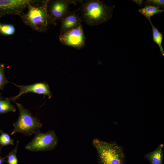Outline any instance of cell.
<instances>
[{"mask_svg":"<svg viewBox=\"0 0 164 164\" xmlns=\"http://www.w3.org/2000/svg\"><path fill=\"white\" fill-rule=\"evenodd\" d=\"M82 3L81 18L87 24L92 26L111 19L115 7V5L110 6L100 0H86Z\"/></svg>","mask_w":164,"mask_h":164,"instance_id":"obj_1","label":"cell"},{"mask_svg":"<svg viewBox=\"0 0 164 164\" xmlns=\"http://www.w3.org/2000/svg\"><path fill=\"white\" fill-rule=\"evenodd\" d=\"M48 1L42 0L39 3L30 4L28 6L27 12L20 16L25 25L38 32L43 33L47 31Z\"/></svg>","mask_w":164,"mask_h":164,"instance_id":"obj_2","label":"cell"},{"mask_svg":"<svg viewBox=\"0 0 164 164\" xmlns=\"http://www.w3.org/2000/svg\"><path fill=\"white\" fill-rule=\"evenodd\" d=\"M92 143L97 152L99 164H125L123 148L116 142L95 138Z\"/></svg>","mask_w":164,"mask_h":164,"instance_id":"obj_3","label":"cell"},{"mask_svg":"<svg viewBox=\"0 0 164 164\" xmlns=\"http://www.w3.org/2000/svg\"><path fill=\"white\" fill-rule=\"evenodd\" d=\"M15 104L19 111V115L17 120L13 123L14 129L11 135L19 133L25 136H31L40 131L42 126L40 120L22 104Z\"/></svg>","mask_w":164,"mask_h":164,"instance_id":"obj_4","label":"cell"},{"mask_svg":"<svg viewBox=\"0 0 164 164\" xmlns=\"http://www.w3.org/2000/svg\"><path fill=\"white\" fill-rule=\"evenodd\" d=\"M31 141L25 147V149L32 152L46 151L51 150L56 146L58 139L53 130L42 133L39 131L34 134Z\"/></svg>","mask_w":164,"mask_h":164,"instance_id":"obj_5","label":"cell"},{"mask_svg":"<svg viewBox=\"0 0 164 164\" xmlns=\"http://www.w3.org/2000/svg\"><path fill=\"white\" fill-rule=\"evenodd\" d=\"M82 0H48L47 13L48 24L56 25V21L61 19L69 14V5L82 3Z\"/></svg>","mask_w":164,"mask_h":164,"instance_id":"obj_6","label":"cell"},{"mask_svg":"<svg viewBox=\"0 0 164 164\" xmlns=\"http://www.w3.org/2000/svg\"><path fill=\"white\" fill-rule=\"evenodd\" d=\"M39 0H0V18L7 15H20L30 4L40 2Z\"/></svg>","mask_w":164,"mask_h":164,"instance_id":"obj_7","label":"cell"},{"mask_svg":"<svg viewBox=\"0 0 164 164\" xmlns=\"http://www.w3.org/2000/svg\"><path fill=\"white\" fill-rule=\"evenodd\" d=\"M59 39L64 45L78 50L83 48L86 44V38L82 24L60 34Z\"/></svg>","mask_w":164,"mask_h":164,"instance_id":"obj_8","label":"cell"},{"mask_svg":"<svg viewBox=\"0 0 164 164\" xmlns=\"http://www.w3.org/2000/svg\"><path fill=\"white\" fill-rule=\"evenodd\" d=\"M11 83L18 87L19 91L16 95L8 98L10 101L15 102L22 95L29 92H33L46 95L49 99H50L52 96L48 84L45 82L36 83L29 85H18L13 83Z\"/></svg>","mask_w":164,"mask_h":164,"instance_id":"obj_9","label":"cell"},{"mask_svg":"<svg viewBox=\"0 0 164 164\" xmlns=\"http://www.w3.org/2000/svg\"><path fill=\"white\" fill-rule=\"evenodd\" d=\"M83 21L81 17L75 12H70L61 19L60 34L78 27L81 24Z\"/></svg>","mask_w":164,"mask_h":164,"instance_id":"obj_10","label":"cell"},{"mask_svg":"<svg viewBox=\"0 0 164 164\" xmlns=\"http://www.w3.org/2000/svg\"><path fill=\"white\" fill-rule=\"evenodd\" d=\"M164 144H161L154 151L149 152L144 156L150 164H162L163 149Z\"/></svg>","mask_w":164,"mask_h":164,"instance_id":"obj_11","label":"cell"},{"mask_svg":"<svg viewBox=\"0 0 164 164\" xmlns=\"http://www.w3.org/2000/svg\"><path fill=\"white\" fill-rule=\"evenodd\" d=\"M138 12L145 16L149 21L154 15L164 12V10L158 6L147 5L138 10Z\"/></svg>","mask_w":164,"mask_h":164,"instance_id":"obj_12","label":"cell"},{"mask_svg":"<svg viewBox=\"0 0 164 164\" xmlns=\"http://www.w3.org/2000/svg\"><path fill=\"white\" fill-rule=\"evenodd\" d=\"M149 21L152 26L153 40L158 45L161 53L162 56H164V51L162 44L163 36L162 33L152 24L151 20Z\"/></svg>","mask_w":164,"mask_h":164,"instance_id":"obj_13","label":"cell"},{"mask_svg":"<svg viewBox=\"0 0 164 164\" xmlns=\"http://www.w3.org/2000/svg\"><path fill=\"white\" fill-rule=\"evenodd\" d=\"M16 109L11 104L8 98L0 99V114L9 112H15Z\"/></svg>","mask_w":164,"mask_h":164,"instance_id":"obj_14","label":"cell"},{"mask_svg":"<svg viewBox=\"0 0 164 164\" xmlns=\"http://www.w3.org/2000/svg\"><path fill=\"white\" fill-rule=\"evenodd\" d=\"M14 26L11 23H2L0 22V33L6 36L13 35L15 32Z\"/></svg>","mask_w":164,"mask_h":164,"instance_id":"obj_15","label":"cell"},{"mask_svg":"<svg viewBox=\"0 0 164 164\" xmlns=\"http://www.w3.org/2000/svg\"><path fill=\"white\" fill-rule=\"evenodd\" d=\"M0 149L3 147L10 145H14V140L11 139L10 135L0 129Z\"/></svg>","mask_w":164,"mask_h":164,"instance_id":"obj_16","label":"cell"},{"mask_svg":"<svg viewBox=\"0 0 164 164\" xmlns=\"http://www.w3.org/2000/svg\"><path fill=\"white\" fill-rule=\"evenodd\" d=\"M10 83L6 78L5 73V65L2 63L0 64V99H3L1 95V91L3 90L5 85Z\"/></svg>","mask_w":164,"mask_h":164,"instance_id":"obj_17","label":"cell"},{"mask_svg":"<svg viewBox=\"0 0 164 164\" xmlns=\"http://www.w3.org/2000/svg\"><path fill=\"white\" fill-rule=\"evenodd\" d=\"M19 143V140H18L16 142V145L14 149L6 157L7 158V160L6 162L8 164H18V160L16 156V153Z\"/></svg>","mask_w":164,"mask_h":164,"instance_id":"obj_18","label":"cell"},{"mask_svg":"<svg viewBox=\"0 0 164 164\" xmlns=\"http://www.w3.org/2000/svg\"><path fill=\"white\" fill-rule=\"evenodd\" d=\"M144 6L152 5L158 6L161 8H164V0H147L144 3Z\"/></svg>","mask_w":164,"mask_h":164,"instance_id":"obj_19","label":"cell"},{"mask_svg":"<svg viewBox=\"0 0 164 164\" xmlns=\"http://www.w3.org/2000/svg\"><path fill=\"white\" fill-rule=\"evenodd\" d=\"M135 3L138 5L140 7H142V5L144 4L143 0H132Z\"/></svg>","mask_w":164,"mask_h":164,"instance_id":"obj_20","label":"cell"},{"mask_svg":"<svg viewBox=\"0 0 164 164\" xmlns=\"http://www.w3.org/2000/svg\"><path fill=\"white\" fill-rule=\"evenodd\" d=\"M5 158L0 156V164H4V162L6 161L5 160Z\"/></svg>","mask_w":164,"mask_h":164,"instance_id":"obj_21","label":"cell"}]
</instances>
